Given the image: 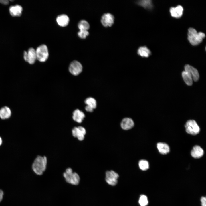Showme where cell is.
Here are the masks:
<instances>
[{"label":"cell","instance_id":"obj_1","mask_svg":"<svg viewBox=\"0 0 206 206\" xmlns=\"http://www.w3.org/2000/svg\"><path fill=\"white\" fill-rule=\"evenodd\" d=\"M47 163V159L45 156H37L32 164L33 171L38 175H42L46 169Z\"/></svg>","mask_w":206,"mask_h":206},{"label":"cell","instance_id":"obj_2","mask_svg":"<svg viewBox=\"0 0 206 206\" xmlns=\"http://www.w3.org/2000/svg\"><path fill=\"white\" fill-rule=\"evenodd\" d=\"M205 37V34L202 32H197L193 28H190L188 29V39L193 45H196L200 43Z\"/></svg>","mask_w":206,"mask_h":206},{"label":"cell","instance_id":"obj_3","mask_svg":"<svg viewBox=\"0 0 206 206\" xmlns=\"http://www.w3.org/2000/svg\"><path fill=\"white\" fill-rule=\"evenodd\" d=\"M64 177L67 182L73 185L78 184L80 181L79 175L76 172H73L70 168L67 169L63 174Z\"/></svg>","mask_w":206,"mask_h":206},{"label":"cell","instance_id":"obj_4","mask_svg":"<svg viewBox=\"0 0 206 206\" xmlns=\"http://www.w3.org/2000/svg\"><path fill=\"white\" fill-rule=\"evenodd\" d=\"M35 50L37 60L41 62H45L47 60L49 56V52L46 45H41Z\"/></svg>","mask_w":206,"mask_h":206},{"label":"cell","instance_id":"obj_5","mask_svg":"<svg viewBox=\"0 0 206 206\" xmlns=\"http://www.w3.org/2000/svg\"><path fill=\"white\" fill-rule=\"evenodd\" d=\"M186 132L190 134L196 135L199 133L200 128L194 120H188L185 125Z\"/></svg>","mask_w":206,"mask_h":206},{"label":"cell","instance_id":"obj_6","mask_svg":"<svg viewBox=\"0 0 206 206\" xmlns=\"http://www.w3.org/2000/svg\"><path fill=\"white\" fill-rule=\"evenodd\" d=\"M118 174L113 170L108 171L106 172L105 180L109 185L115 186L118 182Z\"/></svg>","mask_w":206,"mask_h":206},{"label":"cell","instance_id":"obj_7","mask_svg":"<svg viewBox=\"0 0 206 206\" xmlns=\"http://www.w3.org/2000/svg\"><path fill=\"white\" fill-rule=\"evenodd\" d=\"M25 60L30 64H33L37 60L36 50L33 48H29L27 52L25 51L23 54Z\"/></svg>","mask_w":206,"mask_h":206},{"label":"cell","instance_id":"obj_8","mask_svg":"<svg viewBox=\"0 0 206 206\" xmlns=\"http://www.w3.org/2000/svg\"><path fill=\"white\" fill-rule=\"evenodd\" d=\"M83 67L81 64L77 60H74L70 63L69 67V72L72 75L77 76L82 71Z\"/></svg>","mask_w":206,"mask_h":206},{"label":"cell","instance_id":"obj_9","mask_svg":"<svg viewBox=\"0 0 206 206\" xmlns=\"http://www.w3.org/2000/svg\"><path fill=\"white\" fill-rule=\"evenodd\" d=\"M86 133L85 129L82 126L74 127L72 130L73 136L77 138L80 141H82L84 139Z\"/></svg>","mask_w":206,"mask_h":206},{"label":"cell","instance_id":"obj_10","mask_svg":"<svg viewBox=\"0 0 206 206\" xmlns=\"http://www.w3.org/2000/svg\"><path fill=\"white\" fill-rule=\"evenodd\" d=\"M114 15L110 13L104 14L102 16L101 19L102 25L105 27L111 26L114 22Z\"/></svg>","mask_w":206,"mask_h":206},{"label":"cell","instance_id":"obj_11","mask_svg":"<svg viewBox=\"0 0 206 206\" xmlns=\"http://www.w3.org/2000/svg\"><path fill=\"white\" fill-rule=\"evenodd\" d=\"M185 71L187 72L191 76L193 80L196 82L199 78V74L197 69L188 64L185 66Z\"/></svg>","mask_w":206,"mask_h":206},{"label":"cell","instance_id":"obj_12","mask_svg":"<svg viewBox=\"0 0 206 206\" xmlns=\"http://www.w3.org/2000/svg\"><path fill=\"white\" fill-rule=\"evenodd\" d=\"M134 126V122L130 118L126 117L124 118L120 123V126L122 129L128 130L132 128Z\"/></svg>","mask_w":206,"mask_h":206},{"label":"cell","instance_id":"obj_13","mask_svg":"<svg viewBox=\"0 0 206 206\" xmlns=\"http://www.w3.org/2000/svg\"><path fill=\"white\" fill-rule=\"evenodd\" d=\"M183 9L180 5H178L175 7H171L170 9L171 16L176 18L180 17L183 14Z\"/></svg>","mask_w":206,"mask_h":206},{"label":"cell","instance_id":"obj_14","mask_svg":"<svg viewBox=\"0 0 206 206\" xmlns=\"http://www.w3.org/2000/svg\"><path fill=\"white\" fill-rule=\"evenodd\" d=\"M22 11V7L18 5L11 6L9 8V13L13 17L20 16Z\"/></svg>","mask_w":206,"mask_h":206},{"label":"cell","instance_id":"obj_15","mask_svg":"<svg viewBox=\"0 0 206 206\" xmlns=\"http://www.w3.org/2000/svg\"><path fill=\"white\" fill-rule=\"evenodd\" d=\"M85 117V115L84 113L79 109H76L73 112V119L78 123H81Z\"/></svg>","mask_w":206,"mask_h":206},{"label":"cell","instance_id":"obj_16","mask_svg":"<svg viewBox=\"0 0 206 206\" xmlns=\"http://www.w3.org/2000/svg\"><path fill=\"white\" fill-rule=\"evenodd\" d=\"M56 21L60 26L64 27L67 25L69 21L68 16L65 14H62L58 15L56 18Z\"/></svg>","mask_w":206,"mask_h":206},{"label":"cell","instance_id":"obj_17","mask_svg":"<svg viewBox=\"0 0 206 206\" xmlns=\"http://www.w3.org/2000/svg\"><path fill=\"white\" fill-rule=\"evenodd\" d=\"M191 153L193 157L195 158H199L203 156L204 151L199 146L195 145L193 147Z\"/></svg>","mask_w":206,"mask_h":206},{"label":"cell","instance_id":"obj_18","mask_svg":"<svg viewBox=\"0 0 206 206\" xmlns=\"http://www.w3.org/2000/svg\"><path fill=\"white\" fill-rule=\"evenodd\" d=\"M11 115V111L7 106H4L0 109V118L2 119L9 118Z\"/></svg>","mask_w":206,"mask_h":206},{"label":"cell","instance_id":"obj_19","mask_svg":"<svg viewBox=\"0 0 206 206\" xmlns=\"http://www.w3.org/2000/svg\"><path fill=\"white\" fill-rule=\"evenodd\" d=\"M157 147L160 153L163 154L168 153L170 151L169 146L165 143H158L157 144Z\"/></svg>","mask_w":206,"mask_h":206},{"label":"cell","instance_id":"obj_20","mask_svg":"<svg viewBox=\"0 0 206 206\" xmlns=\"http://www.w3.org/2000/svg\"><path fill=\"white\" fill-rule=\"evenodd\" d=\"M137 53L140 56L143 57H148L151 55L150 50L146 46L139 47L137 50Z\"/></svg>","mask_w":206,"mask_h":206},{"label":"cell","instance_id":"obj_21","mask_svg":"<svg viewBox=\"0 0 206 206\" xmlns=\"http://www.w3.org/2000/svg\"><path fill=\"white\" fill-rule=\"evenodd\" d=\"M183 79L186 84L188 85L191 86L193 84V79L191 75L185 71L182 73Z\"/></svg>","mask_w":206,"mask_h":206},{"label":"cell","instance_id":"obj_22","mask_svg":"<svg viewBox=\"0 0 206 206\" xmlns=\"http://www.w3.org/2000/svg\"><path fill=\"white\" fill-rule=\"evenodd\" d=\"M85 103L88 106L93 109H95L97 106V102L96 100L92 97H89L86 98L85 100Z\"/></svg>","mask_w":206,"mask_h":206},{"label":"cell","instance_id":"obj_23","mask_svg":"<svg viewBox=\"0 0 206 206\" xmlns=\"http://www.w3.org/2000/svg\"><path fill=\"white\" fill-rule=\"evenodd\" d=\"M137 4L144 8L150 9L152 7V1L150 0H143L139 1L137 2Z\"/></svg>","mask_w":206,"mask_h":206},{"label":"cell","instance_id":"obj_24","mask_svg":"<svg viewBox=\"0 0 206 206\" xmlns=\"http://www.w3.org/2000/svg\"><path fill=\"white\" fill-rule=\"evenodd\" d=\"M78 27L80 30H88L90 28V25L86 21L82 20L79 22Z\"/></svg>","mask_w":206,"mask_h":206},{"label":"cell","instance_id":"obj_25","mask_svg":"<svg viewBox=\"0 0 206 206\" xmlns=\"http://www.w3.org/2000/svg\"><path fill=\"white\" fill-rule=\"evenodd\" d=\"M138 166L140 169L144 171L148 169L149 164L148 162L146 160L142 159L139 161Z\"/></svg>","mask_w":206,"mask_h":206},{"label":"cell","instance_id":"obj_26","mask_svg":"<svg viewBox=\"0 0 206 206\" xmlns=\"http://www.w3.org/2000/svg\"><path fill=\"white\" fill-rule=\"evenodd\" d=\"M138 202L140 206H147L148 203V200L147 196L144 195H141L139 199Z\"/></svg>","mask_w":206,"mask_h":206},{"label":"cell","instance_id":"obj_27","mask_svg":"<svg viewBox=\"0 0 206 206\" xmlns=\"http://www.w3.org/2000/svg\"><path fill=\"white\" fill-rule=\"evenodd\" d=\"M89 34L88 31L86 30H80L78 33V36L82 39L86 38Z\"/></svg>","mask_w":206,"mask_h":206},{"label":"cell","instance_id":"obj_28","mask_svg":"<svg viewBox=\"0 0 206 206\" xmlns=\"http://www.w3.org/2000/svg\"><path fill=\"white\" fill-rule=\"evenodd\" d=\"M202 206H206V198L205 197H202L201 199Z\"/></svg>","mask_w":206,"mask_h":206},{"label":"cell","instance_id":"obj_29","mask_svg":"<svg viewBox=\"0 0 206 206\" xmlns=\"http://www.w3.org/2000/svg\"><path fill=\"white\" fill-rule=\"evenodd\" d=\"M85 109L86 111L88 112H92L94 110L92 108L87 106H86Z\"/></svg>","mask_w":206,"mask_h":206},{"label":"cell","instance_id":"obj_30","mask_svg":"<svg viewBox=\"0 0 206 206\" xmlns=\"http://www.w3.org/2000/svg\"><path fill=\"white\" fill-rule=\"evenodd\" d=\"M0 3L2 4L7 5L9 4V1L7 0H0Z\"/></svg>","mask_w":206,"mask_h":206},{"label":"cell","instance_id":"obj_31","mask_svg":"<svg viewBox=\"0 0 206 206\" xmlns=\"http://www.w3.org/2000/svg\"><path fill=\"white\" fill-rule=\"evenodd\" d=\"M4 195L3 191L0 189V202L2 200Z\"/></svg>","mask_w":206,"mask_h":206},{"label":"cell","instance_id":"obj_32","mask_svg":"<svg viewBox=\"0 0 206 206\" xmlns=\"http://www.w3.org/2000/svg\"><path fill=\"white\" fill-rule=\"evenodd\" d=\"M2 139L1 137H0V146L2 144Z\"/></svg>","mask_w":206,"mask_h":206}]
</instances>
